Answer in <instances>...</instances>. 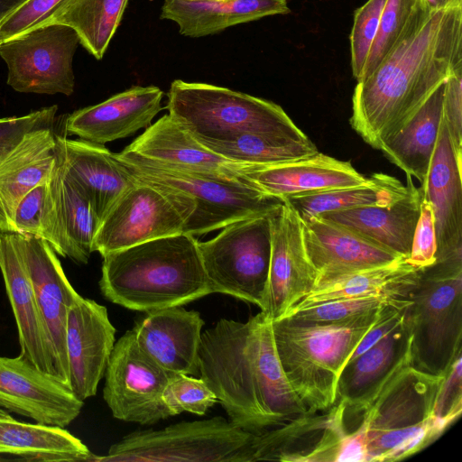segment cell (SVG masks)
Here are the masks:
<instances>
[{
    "label": "cell",
    "mask_w": 462,
    "mask_h": 462,
    "mask_svg": "<svg viewBox=\"0 0 462 462\" xmlns=\"http://www.w3.org/2000/svg\"><path fill=\"white\" fill-rule=\"evenodd\" d=\"M383 308L334 322L290 317L272 322L282 370L307 412L326 411L335 404L342 369Z\"/></svg>",
    "instance_id": "277c9868"
},
{
    "label": "cell",
    "mask_w": 462,
    "mask_h": 462,
    "mask_svg": "<svg viewBox=\"0 0 462 462\" xmlns=\"http://www.w3.org/2000/svg\"><path fill=\"white\" fill-rule=\"evenodd\" d=\"M162 399L172 416L183 411L204 415L217 401L201 378L187 374L172 376L164 388Z\"/></svg>",
    "instance_id": "60d3db41"
},
{
    "label": "cell",
    "mask_w": 462,
    "mask_h": 462,
    "mask_svg": "<svg viewBox=\"0 0 462 462\" xmlns=\"http://www.w3.org/2000/svg\"><path fill=\"white\" fill-rule=\"evenodd\" d=\"M408 186L385 173H374L362 184L284 197L302 221L328 212L385 206L405 196Z\"/></svg>",
    "instance_id": "836d02e7"
},
{
    "label": "cell",
    "mask_w": 462,
    "mask_h": 462,
    "mask_svg": "<svg viewBox=\"0 0 462 462\" xmlns=\"http://www.w3.org/2000/svg\"><path fill=\"white\" fill-rule=\"evenodd\" d=\"M83 404L69 386L19 356H0V408L37 423L65 428Z\"/></svg>",
    "instance_id": "e0dca14e"
},
{
    "label": "cell",
    "mask_w": 462,
    "mask_h": 462,
    "mask_svg": "<svg viewBox=\"0 0 462 462\" xmlns=\"http://www.w3.org/2000/svg\"><path fill=\"white\" fill-rule=\"evenodd\" d=\"M344 404L305 412L254 434V462L260 460L336 462L346 435Z\"/></svg>",
    "instance_id": "ac0fdd59"
},
{
    "label": "cell",
    "mask_w": 462,
    "mask_h": 462,
    "mask_svg": "<svg viewBox=\"0 0 462 462\" xmlns=\"http://www.w3.org/2000/svg\"><path fill=\"white\" fill-rule=\"evenodd\" d=\"M272 320L220 319L201 334L199 374L236 426L259 433L307 412L280 363Z\"/></svg>",
    "instance_id": "7a4b0ae2"
},
{
    "label": "cell",
    "mask_w": 462,
    "mask_h": 462,
    "mask_svg": "<svg viewBox=\"0 0 462 462\" xmlns=\"http://www.w3.org/2000/svg\"><path fill=\"white\" fill-rule=\"evenodd\" d=\"M289 13L287 0H222L209 3L164 0L161 18L174 22L184 36L202 37L239 23Z\"/></svg>",
    "instance_id": "f546056e"
},
{
    "label": "cell",
    "mask_w": 462,
    "mask_h": 462,
    "mask_svg": "<svg viewBox=\"0 0 462 462\" xmlns=\"http://www.w3.org/2000/svg\"><path fill=\"white\" fill-rule=\"evenodd\" d=\"M62 1H25L0 22V44L42 25Z\"/></svg>",
    "instance_id": "7bdbcfd3"
},
{
    "label": "cell",
    "mask_w": 462,
    "mask_h": 462,
    "mask_svg": "<svg viewBox=\"0 0 462 462\" xmlns=\"http://www.w3.org/2000/svg\"><path fill=\"white\" fill-rule=\"evenodd\" d=\"M407 194L391 204L328 212L319 216L407 258L420 217L422 197L421 189L415 187L410 175H407Z\"/></svg>",
    "instance_id": "4316f807"
},
{
    "label": "cell",
    "mask_w": 462,
    "mask_h": 462,
    "mask_svg": "<svg viewBox=\"0 0 462 462\" xmlns=\"http://www.w3.org/2000/svg\"><path fill=\"white\" fill-rule=\"evenodd\" d=\"M302 231L307 256L318 273L317 283L402 257L320 216L302 221Z\"/></svg>",
    "instance_id": "603a6c76"
},
{
    "label": "cell",
    "mask_w": 462,
    "mask_h": 462,
    "mask_svg": "<svg viewBox=\"0 0 462 462\" xmlns=\"http://www.w3.org/2000/svg\"><path fill=\"white\" fill-rule=\"evenodd\" d=\"M205 322L200 313L180 306L152 310L133 331L140 348L173 374H199V350Z\"/></svg>",
    "instance_id": "44dd1931"
},
{
    "label": "cell",
    "mask_w": 462,
    "mask_h": 462,
    "mask_svg": "<svg viewBox=\"0 0 462 462\" xmlns=\"http://www.w3.org/2000/svg\"><path fill=\"white\" fill-rule=\"evenodd\" d=\"M163 92L155 86H134L97 105L70 114L66 131L80 139L105 145L147 128L162 109Z\"/></svg>",
    "instance_id": "7402d4cb"
},
{
    "label": "cell",
    "mask_w": 462,
    "mask_h": 462,
    "mask_svg": "<svg viewBox=\"0 0 462 462\" xmlns=\"http://www.w3.org/2000/svg\"><path fill=\"white\" fill-rule=\"evenodd\" d=\"M50 181L58 208L65 257L77 263H88L99 225L95 209L84 192L67 177L58 155Z\"/></svg>",
    "instance_id": "e575fe53"
},
{
    "label": "cell",
    "mask_w": 462,
    "mask_h": 462,
    "mask_svg": "<svg viewBox=\"0 0 462 462\" xmlns=\"http://www.w3.org/2000/svg\"><path fill=\"white\" fill-rule=\"evenodd\" d=\"M459 68L462 5L431 11L368 77L357 81L351 126L380 150Z\"/></svg>",
    "instance_id": "6da1fadb"
},
{
    "label": "cell",
    "mask_w": 462,
    "mask_h": 462,
    "mask_svg": "<svg viewBox=\"0 0 462 462\" xmlns=\"http://www.w3.org/2000/svg\"><path fill=\"white\" fill-rule=\"evenodd\" d=\"M246 177L263 192L277 198L348 188L366 180L349 162L321 152L298 161L265 166Z\"/></svg>",
    "instance_id": "f1b7e54d"
},
{
    "label": "cell",
    "mask_w": 462,
    "mask_h": 462,
    "mask_svg": "<svg viewBox=\"0 0 462 462\" xmlns=\"http://www.w3.org/2000/svg\"><path fill=\"white\" fill-rule=\"evenodd\" d=\"M27 0H0V22Z\"/></svg>",
    "instance_id": "681fc988"
},
{
    "label": "cell",
    "mask_w": 462,
    "mask_h": 462,
    "mask_svg": "<svg viewBox=\"0 0 462 462\" xmlns=\"http://www.w3.org/2000/svg\"><path fill=\"white\" fill-rule=\"evenodd\" d=\"M199 241L180 233L103 257L99 289L106 300L148 312L185 305L211 293Z\"/></svg>",
    "instance_id": "3957f363"
},
{
    "label": "cell",
    "mask_w": 462,
    "mask_h": 462,
    "mask_svg": "<svg viewBox=\"0 0 462 462\" xmlns=\"http://www.w3.org/2000/svg\"><path fill=\"white\" fill-rule=\"evenodd\" d=\"M57 155L67 177L88 197L100 220L135 179L105 145L56 134Z\"/></svg>",
    "instance_id": "484cf974"
},
{
    "label": "cell",
    "mask_w": 462,
    "mask_h": 462,
    "mask_svg": "<svg viewBox=\"0 0 462 462\" xmlns=\"http://www.w3.org/2000/svg\"><path fill=\"white\" fill-rule=\"evenodd\" d=\"M408 299H410L409 296L394 294L340 298L303 308L291 312L284 317L309 322L340 321L358 317Z\"/></svg>",
    "instance_id": "ab89813d"
},
{
    "label": "cell",
    "mask_w": 462,
    "mask_h": 462,
    "mask_svg": "<svg viewBox=\"0 0 462 462\" xmlns=\"http://www.w3.org/2000/svg\"><path fill=\"white\" fill-rule=\"evenodd\" d=\"M174 375L154 363L140 348L134 331L127 330L112 350L103 398L116 419L152 425L172 416L162 393Z\"/></svg>",
    "instance_id": "7c38bea8"
},
{
    "label": "cell",
    "mask_w": 462,
    "mask_h": 462,
    "mask_svg": "<svg viewBox=\"0 0 462 462\" xmlns=\"http://www.w3.org/2000/svg\"><path fill=\"white\" fill-rule=\"evenodd\" d=\"M386 2L387 0H368L355 11L349 40L352 73L357 81L363 77Z\"/></svg>",
    "instance_id": "b9f144b4"
},
{
    "label": "cell",
    "mask_w": 462,
    "mask_h": 462,
    "mask_svg": "<svg viewBox=\"0 0 462 462\" xmlns=\"http://www.w3.org/2000/svg\"><path fill=\"white\" fill-rule=\"evenodd\" d=\"M271 258L262 312L282 318L316 286L318 273L304 246L302 221L285 200L270 214Z\"/></svg>",
    "instance_id": "5bb4252c"
},
{
    "label": "cell",
    "mask_w": 462,
    "mask_h": 462,
    "mask_svg": "<svg viewBox=\"0 0 462 462\" xmlns=\"http://www.w3.org/2000/svg\"><path fill=\"white\" fill-rule=\"evenodd\" d=\"M14 239L45 325L56 377L69 386L67 315L69 308L80 295L69 282L57 254L47 241L21 234H14Z\"/></svg>",
    "instance_id": "2e32d148"
},
{
    "label": "cell",
    "mask_w": 462,
    "mask_h": 462,
    "mask_svg": "<svg viewBox=\"0 0 462 462\" xmlns=\"http://www.w3.org/2000/svg\"><path fill=\"white\" fill-rule=\"evenodd\" d=\"M436 233L433 211L422 196L420 217L414 231L408 262L416 268L425 269L436 262Z\"/></svg>",
    "instance_id": "bcb514c9"
},
{
    "label": "cell",
    "mask_w": 462,
    "mask_h": 462,
    "mask_svg": "<svg viewBox=\"0 0 462 462\" xmlns=\"http://www.w3.org/2000/svg\"><path fill=\"white\" fill-rule=\"evenodd\" d=\"M445 374L405 366L354 415L365 433L366 462L406 458L441 435L433 411Z\"/></svg>",
    "instance_id": "5b68a950"
},
{
    "label": "cell",
    "mask_w": 462,
    "mask_h": 462,
    "mask_svg": "<svg viewBox=\"0 0 462 462\" xmlns=\"http://www.w3.org/2000/svg\"><path fill=\"white\" fill-rule=\"evenodd\" d=\"M430 11L462 5V0H421Z\"/></svg>",
    "instance_id": "c3c4849f"
},
{
    "label": "cell",
    "mask_w": 462,
    "mask_h": 462,
    "mask_svg": "<svg viewBox=\"0 0 462 462\" xmlns=\"http://www.w3.org/2000/svg\"><path fill=\"white\" fill-rule=\"evenodd\" d=\"M37 462L94 461L96 455L65 428L28 423L0 408V457Z\"/></svg>",
    "instance_id": "4dcf8cb0"
},
{
    "label": "cell",
    "mask_w": 462,
    "mask_h": 462,
    "mask_svg": "<svg viewBox=\"0 0 462 462\" xmlns=\"http://www.w3.org/2000/svg\"><path fill=\"white\" fill-rule=\"evenodd\" d=\"M422 270L411 265L406 257H400L387 264L323 281L285 315L340 298L380 294L409 296Z\"/></svg>",
    "instance_id": "d6a6232c"
},
{
    "label": "cell",
    "mask_w": 462,
    "mask_h": 462,
    "mask_svg": "<svg viewBox=\"0 0 462 462\" xmlns=\"http://www.w3.org/2000/svg\"><path fill=\"white\" fill-rule=\"evenodd\" d=\"M184 224L182 215L167 195L135 179L100 220L92 251L104 257L149 240L183 233Z\"/></svg>",
    "instance_id": "4fadbf2b"
},
{
    "label": "cell",
    "mask_w": 462,
    "mask_h": 462,
    "mask_svg": "<svg viewBox=\"0 0 462 462\" xmlns=\"http://www.w3.org/2000/svg\"><path fill=\"white\" fill-rule=\"evenodd\" d=\"M462 411V356H458L447 371L439 390L434 416L445 430Z\"/></svg>",
    "instance_id": "f6af8a7d"
},
{
    "label": "cell",
    "mask_w": 462,
    "mask_h": 462,
    "mask_svg": "<svg viewBox=\"0 0 462 462\" xmlns=\"http://www.w3.org/2000/svg\"><path fill=\"white\" fill-rule=\"evenodd\" d=\"M119 161L134 179L168 196L184 218L183 233L194 236L266 214L282 201L263 192L248 178L232 179Z\"/></svg>",
    "instance_id": "8992f818"
},
{
    "label": "cell",
    "mask_w": 462,
    "mask_h": 462,
    "mask_svg": "<svg viewBox=\"0 0 462 462\" xmlns=\"http://www.w3.org/2000/svg\"><path fill=\"white\" fill-rule=\"evenodd\" d=\"M444 83L426 99L413 116L380 150L407 175L421 183L429 171L443 118Z\"/></svg>",
    "instance_id": "1f68e13d"
},
{
    "label": "cell",
    "mask_w": 462,
    "mask_h": 462,
    "mask_svg": "<svg viewBox=\"0 0 462 462\" xmlns=\"http://www.w3.org/2000/svg\"><path fill=\"white\" fill-rule=\"evenodd\" d=\"M254 433L216 416L134 431L95 462H254Z\"/></svg>",
    "instance_id": "9c48e42d"
},
{
    "label": "cell",
    "mask_w": 462,
    "mask_h": 462,
    "mask_svg": "<svg viewBox=\"0 0 462 462\" xmlns=\"http://www.w3.org/2000/svg\"><path fill=\"white\" fill-rule=\"evenodd\" d=\"M55 135L52 127L34 130L0 157V234L10 233L23 197L50 178L57 159Z\"/></svg>",
    "instance_id": "83f0119b"
},
{
    "label": "cell",
    "mask_w": 462,
    "mask_h": 462,
    "mask_svg": "<svg viewBox=\"0 0 462 462\" xmlns=\"http://www.w3.org/2000/svg\"><path fill=\"white\" fill-rule=\"evenodd\" d=\"M430 12L421 0H387L361 79L368 77Z\"/></svg>",
    "instance_id": "f35d334b"
},
{
    "label": "cell",
    "mask_w": 462,
    "mask_h": 462,
    "mask_svg": "<svg viewBox=\"0 0 462 462\" xmlns=\"http://www.w3.org/2000/svg\"><path fill=\"white\" fill-rule=\"evenodd\" d=\"M408 365H411L410 335L403 316L391 332L342 369L336 402H343L344 417L355 415L387 381Z\"/></svg>",
    "instance_id": "d4e9b609"
},
{
    "label": "cell",
    "mask_w": 462,
    "mask_h": 462,
    "mask_svg": "<svg viewBox=\"0 0 462 462\" xmlns=\"http://www.w3.org/2000/svg\"><path fill=\"white\" fill-rule=\"evenodd\" d=\"M443 118L454 150L462 156V68L445 80Z\"/></svg>",
    "instance_id": "7dc6e473"
},
{
    "label": "cell",
    "mask_w": 462,
    "mask_h": 462,
    "mask_svg": "<svg viewBox=\"0 0 462 462\" xmlns=\"http://www.w3.org/2000/svg\"><path fill=\"white\" fill-rule=\"evenodd\" d=\"M199 143L226 159L256 166L298 161L319 152L317 146L309 138L300 140L274 134L247 133L222 141Z\"/></svg>",
    "instance_id": "8d00e7d4"
},
{
    "label": "cell",
    "mask_w": 462,
    "mask_h": 462,
    "mask_svg": "<svg viewBox=\"0 0 462 462\" xmlns=\"http://www.w3.org/2000/svg\"><path fill=\"white\" fill-rule=\"evenodd\" d=\"M79 43L75 30L62 23L43 24L1 43L7 84L22 93L70 96Z\"/></svg>",
    "instance_id": "8fae6325"
},
{
    "label": "cell",
    "mask_w": 462,
    "mask_h": 462,
    "mask_svg": "<svg viewBox=\"0 0 462 462\" xmlns=\"http://www.w3.org/2000/svg\"><path fill=\"white\" fill-rule=\"evenodd\" d=\"M115 155L125 162L232 179L247 178V172L265 167L235 162L212 152L169 114Z\"/></svg>",
    "instance_id": "9a60e30c"
},
{
    "label": "cell",
    "mask_w": 462,
    "mask_h": 462,
    "mask_svg": "<svg viewBox=\"0 0 462 462\" xmlns=\"http://www.w3.org/2000/svg\"><path fill=\"white\" fill-rule=\"evenodd\" d=\"M462 156L457 154L442 118L422 196L431 206L436 233V262L462 260Z\"/></svg>",
    "instance_id": "ffe728a7"
},
{
    "label": "cell",
    "mask_w": 462,
    "mask_h": 462,
    "mask_svg": "<svg viewBox=\"0 0 462 462\" xmlns=\"http://www.w3.org/2000/svg\"><path fill=\"white\" fill-rule=\"evenodd\" d=\"M127 3L128 0H63L42 25L62 23L71 27L79 35L80 44L97 60H101Z\"/></svg>",
    "instance_id": "d590c367"
},
{
    "label": "cell",
    "mask_w": 462,
    "mask_h": 462,
    "mask_svg": "<svg viewBox=\"0 0 462 462\" xmlns=\"http://www.w3.org/2000/svg\"><path fill=\"white\" fill-rule=\"evenodd\" d=\"M167 97L168 114L199 142L247 133L308 139L282 106L245 93L175 79Z\"/></svg>",
    "instance_id": "52a82bcc"
},
{
    "label": "cell",
    "mask_w": 462,
    "mask_h": 462,
    "mask_svg": "<svg viewBox=\"0 0 462 462\" xmlns=\"http://www.w3.org/2000/svg\"><path fill=\"white\" fill-rule=\"evenodd\" d=\"M187 2H193V3H209V2H216V1H222V0H184Z\"/></svg>",
    "instance_id": "f907efd6"
},
{
    "label": "cell",
    "mask_w": 462,
    "mask_h": 462,
    "mask_svg": "<svg viewBox=\"0 0 462 462\" xmlns=\"http://www.w3.org/2000/svg\"><path fill=\"white\" fill-rule=\"evenodd\" d=\"M272 211L232 222L212 239L199 241L211 293L262 308L271 258Z\"/></svg>",
    "instance_id": "30bf717a"
},
{
    "label": "cell",
    "mask_w": 462,
    "mask_h": 462,
    "mask_svg": "<svg viewBox=\"0 0 462 462\" xmlns=\"http://www.w3.org/2000/svg\"><path fill=\"white\" fill-rule=\"evenodd\" d=\"M116 328L107 310L79 296L69 308L66 349L69 386L81 401L96 394L115 346Z\"/></svg>",
    "instance_id": "d6986e66"
},
{
    "label": "cell",
    "mask_w": 462,
    "mask_h": 462,
    "mask_svg": "<svg viewBox=\"0 0 462 462\" xmlns=\"http://www.w3.org/2000/svg\"><path fill=\"white\" fill-rule=\"evenodd\" d=\"M404 319L411 365L442 375L462 354V260L423 269L410 292Z\"/></svg>",
    "instance_id": "ba28073f"
},
{
    "label": "cell",
    "mask_w": 462,
    "mask_h": 462,
    "mask_svg": "<svg viewBox=\"0 0 462 462\" xmlns=\"http://www.w3.org/2000/svg\"><path fill=\"white\" fill-rule=\"evenodd\" d=\"M10 233L42 238L57 254L65 257L58 208L50 178L32 188L19 201L13 215Z\"/></svg>",
    "instance_id": "74e56055"
},
{
    "label": "cell",
    "mask_w": 462,
    "mask_h": 462,
    "mask_svg": "<svg viewBox=\"0 0 462 462\" xmlns=\"http://www.w3.org/2000/svg\"><path fill=\"white\" fill-rule=\"evenodd\" d=\"M0 271L17 326L19 356L56 377L48 334L14 233L0 234Z\"/></svg>",
    "instance_id": "cb8c5ba5"
},
{
    "label": "cell",
    "mask_w": 462,
    "mask_h": 462,
    "mask_svg": "<svg viewBox=\"0 0 462 462\" xmlns=\"http://www.w3.org/2000/svg\"><path fill=\"white\" fill-rule=\"evenodd\" d=\"M58 106L42 107L22 116L0 118V157L14 148L25 134L52 127Z\"/></svg>",
    "instance_id": "ee69618b"
}]
</instances>
